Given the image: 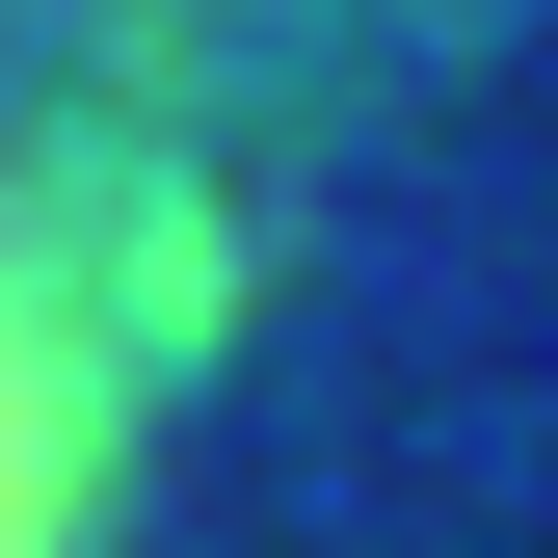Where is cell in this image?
<instances>
[{
    "instance_id": "cell-1",
    "label": "cell",
    "mask_w": 558,
    "mask_h": 558,
    "mask_svg": "<svg viewBox=\"0 0 558 558\" xmlns=\"http://www.w3.org/2000/svg\"><path fill=\"white\" fill-rule=\"evenodd\" d=\"M81 478H107V345L53 293V240L0 214V558H81Z\"/></svg>"
}]
</instances>
